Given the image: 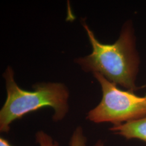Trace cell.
Returning a JSON list of instances; mask_svg holds the SVG:
<instances>
[{"label":"cell","mask_w":146,"mask_h":146,"mask_svg":"<svg viewBox=\"0 0 146 146\" xmlns=\"http://www.w3.org/2000/svg\"><path fill=\"white\" fill-rule=\"evenodd\" d=\"M82 24L92 47V52L75 62L86 72L99 73L113 84L133 92L139 59L135 49V38L130 24H125L116 42L105 44L99 42L84 20Z\"/></svg>","instance_id":"6da1fadb"},{"label":"cell","mask_w":146,"mask_h":146,"mask_svg":"<svg viewBox=\"0 0 146 146\" xmlns=\"http://www.w3.org/2000/svg\"><path fill=\"white\" fill-rule=\"evenodd\" d=\"M7 99L0 110V131L8 133L11 124L27 114L43 107L52 108V120L61 121L69 110V91L60 83H42L33 86V91L20 88L14 80V73L8 67L3 73Z\"/></svg>","instance_id":"7a4b0ae2"},{"label":"cell","mask_w":146,"mask_h":146,"mask_svg":"<svg viewBox=\"0 0 146 146\" xmlns=\"http://www.w3.org/2000/svg\"><path fill=\"white\" fill-rule=\"evenodd\" d=\"M93 75L101 85L102 98L99 104L88 113V120L96 123L110 122L115 125L146 117L145 97L121 90L100 73Z\"/></svg>","instance_id":"3957f363"},{"label":"cell","mask_w":146,"mask_h":146,"mask_svg":"<svg viewBox=\"0 0 146 146\" xmlns=\"http://www.w3.org/2000/svg\"><path fill=\"white\" fill-rule=\"evenodd\" d=\"M110 130L127 139H137L146 143V116L139 120L113 125Z\"/></svg>","instance_id":"277c9868"},{"label":"cell","mask_w":146,"mask_h":146,"mask_svg":"<svg viewBox=\"0 0 146 146\" xmlns=\"http://www.w3.org/2000/svg\"><path fill=\"white\" fill-rule=\"evenodd\" d=\"M87 139L81 127H77L70 138V146H87Z\"/></svg>","instance_id":"5b68a950"},{"label":"cell","mask_w":146,"mask_h":146,"mask_svg":"<svg viewBox=\"0 0 146 146\" xmlns=\"http://www.w3.org/2000/svg\"><path fill=\"white\" fill-rule=\"evenodd\" d=\"M36 141L40 146H59L56 141L43 131H37L36 133Z\"/></svg>","instance_id":"8992f818"},{"label":"cell","mask_w":146,"mask_h":146,"mask_svg":"<svg viewBox=\"0 0 146 146\" xmlns=\"http://www.w3.org/2000/svg\"><path fill=\"white\" fill-rule=\"evenodd\" d=\"M0 146H13L11 145L8 140L1 137L0 138Z\"/></svg>","instance_id":"52a82bcc"},{"label":"cell","mask_w":146,"mask_h":146,"mask_svg":"<svg viewBox=\"0 0 146 146\" xmlns=\"http://www.w3.org/2000/svg\"><path fill=\"white\" fill-rule=\"evenodd\" d=\"M94 146H104V144L102 141H98Z\"/></svg>","instance_id":"ba28073f"},{"label":"cell","mask_w":146,"mask_h":146,"mask_svg":"<svg viewBox=\"0 0 146 146\" xmlns=\"http://www.w3.org/2000/svg\"><path fill=\"white\" fill-rule=\"evenodd\" d=\"M145 98H146V96H145Z\"/></svg>","instance_id":"9c48e42d"}]
</instances>
